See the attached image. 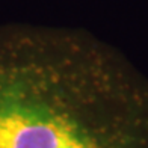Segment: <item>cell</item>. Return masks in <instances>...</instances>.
Listing matches in <instances>:
<instances>
[{
  "label": "cell",
  "instance_id": "1",
  "mask_svg": "<svg viewBox=\"0 0 148 148\" xmlns=\"http://www.w3.org/2000/svg\"><path fill=\"white\" fill-rule=\"evenodd\" d=\"M0 148H148V79L88 35L0 29Z\"/></svg>",
  "mask_w": 148,
  "mask_h": 148
}]
</instances>
